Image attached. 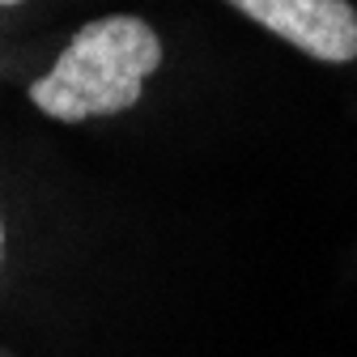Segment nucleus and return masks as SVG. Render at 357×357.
Masks as SVG:
<instances>
[{
  "label": "nucleus",
  "instance_id": "obj_1",
  "mask_svg": "<svg viewBox=\"0 0 357 357\" xmlns=\"http://www.w3.org/2000/svg\"><path fill=\"white\" fill-rule=\"evenodd\" d=\"M162 64V38L149 22L111 13L81 26L47 77L30 85V102L60 123L119 115L141 102L145 77Z\"/></svg>",
  "mask_w": 357,
  "mask_h": 357
},
{
  "label": "nucleus",
  "instance_id": "obj_2",
  "mask_svg": "<svg viewBox=\"0 0 357 357\" xmlns=\"http://www.w3.org/2000/svg\"><path fill=\"white\" fill-rule=\"evenodd\" d=\"M277 38L324 64L357 60V13L349 0H226Z\"/></svg>",
  "mask_w": 357,
  "mask_h": 357
},
{
  "label": "nucleus",
  "instance_id": "obj_3",
  "mask_svg": "<svg viewBox=\"0 0 357 357\" xmlns=\"http://www.w3.org/2000/svg\"><path fill=\"white\" fill-rule=\"evenodd\" d=\"M0 259H5V221H0Z\"/></svg>",
  "mask_w": 357,
  "mask_h": 357
},
{
  "label": "nucleus",
  "instance_id": "obj_4",
  "mask_svg": "<svg viewBox=\"0 0 357 357\" xmlns=\"http://www.w3.org/2000/svg\"><path fill=\"white\" fill-rule=\"evenodd\" d=\"M0 5H22V0H0Z\"/></svg>",
  "mask_w": 357,
  "mask_h": 357
}]
</instances>
